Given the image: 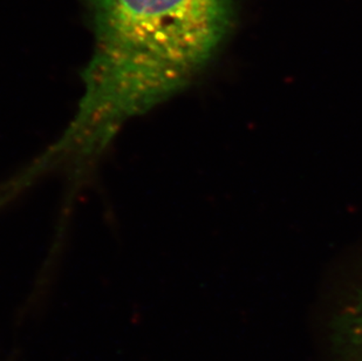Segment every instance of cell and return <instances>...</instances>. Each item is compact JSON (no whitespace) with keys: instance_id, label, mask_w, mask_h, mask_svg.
<instances>
[{"instance_id":"7a4b0ae2","label":"cell","mask_w":362,"mask_h":361,"mask_svg":"<svg viewBox=\"0 0 362 361\" xmlns=\"http://www.w3.org/2000/svg\"><path fill=\"white\" fill-rule=\"evenodd\" d=\"M342 348L352 361H362V297L349 307L340 325Z\"/></svg>"},{"instance_id":"6da1fadb","label":"cell","mask_w":362,"mask_h":361,"mask_svg":"<svg viewBox=\"0 0 362 361\" xmlns=\"http://www.w3.org/2000/svg\"><path fill=\"white\" fill-rule=\"evenodd\" d=\"M92 24V58L76 116L59 139L92 160L123 123L192 84L236 30L235 0H82Z\"/></svg>"}]
</instances>
